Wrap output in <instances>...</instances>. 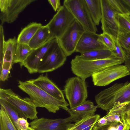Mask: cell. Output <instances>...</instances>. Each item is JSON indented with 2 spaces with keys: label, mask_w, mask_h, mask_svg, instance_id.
I'll return each mask as SVG.
<instances>
[{
  "label": "cell",
  "mask_w": 130,
  "mask_h": 130,
  "mask_svg": "<svg viewBox=\"0 0 130 130\" xmlns=\"http://www.w3.org/2000/svg\"><path fill=\"white\" fill-rule=\"evenodd\" d=\"M18 87L27 94L37 107L46 108L49 112L55 113L60 109L67 111L69 104L66 101L59 100L51 96L34 84L30 80H19Z\"/></svg>",
  "instance_id": "6da1fadb"
},
{
  "label": "cell",
  "mask_w": 130,
  "mask_h": 130,
  "mask_svg": "<svg viewBox=\"0 0 130 130\" xmlns=\"http://www.w3.org/2000/svg\"><path fill=\"white\" fill-rule=\"evenodd\" d=\"M124 62V61L117 57L92 60L86 59L80 55H77L71 61V68L74 74L85 80L94 73L102 70Z\"/></svg>",
  "instance_id": "7a4b0ae2"
},
{
  "label": "cell",
  "mask_w": 130,
  "mask_h": 130,
  "mask_svg": "<svg viewBox=\"0 0 130 130\" xmlns=\"http://www.w3.org/2000/svg\"><path fill=\"white\" fill-rule=\"evenodd\" d=\"M95 101L99 108L108 111L114 106L130 103V82L117 83L96 94Z\"/></svg>",
  "instance_id": "3957f363"
},
{
  "label": "cell",
  "mask_w": 130,
  "mask_h": 130,
  "mask_svg": "<svg viewBox=\"0 0 130 130\" xmlns=\"http://www.w3.org/2000/svg\"><path fill=\"white\" fill-rule=\"evenodd\" d=\"M0 98L4 99L11 105L19 117L27 120L38 119L37 107L30 98H22L10 89L0 88Z\"/></svg>",
  "instance_id": "277c9868"
},
{
  "label": "cell",
  "mask_w": 130,
  "mask_h": 130,
  "mask_svg": "<svg viewBox=\"0 0 130 130\" xmlns=\"http://www.w3.org/2000/svg\"><path fill=\"white\" fill-rule=\"evenodd\" d=\"M64 91L70 108L82 104L88 97L85 80L77 76L69 78L66 80Z\"/></svg>",
  "instance_id": "5b68a950"
},
{
  "label": "cell",
  "mask_w": 130,
  "mask_h": 130,
  "mask_svg": "<svg viewBox=\"0 0 130 130\" xmlns=\"http://www.w3.org/2000/svg\"><path fill=\"white\" fill-rule=\"evenodd\" d=\"M65 6L85 31L94 33L98 31L91 18L85 0H65Z\"/></svg>",
  "instance_id": "8992f818"
},
{
  "label": "cell",
  "mask_w": 130,
  "mask_h": 130,
  "mask_svg": "<svg viewBox=\"0 0 130 130\" xmlns=\"http://www.w3.org/2000/svg\"><path fill=\"white\" fill-rule=\"evenodd\" d=\"M67 57L57 40L41 60L38 66V72L43 73L55 70L64 64Z\"/></svg>",
  "instance_id": "52a82bcc"
},
{
  "label": "cell",
  "mask_w": 130,
  "mask_h": 130,
  "mask_svg": "<svg viewBox=\"0 0 130 130\" xmlns=\"http://www.w3.org/2000/svg\"><path fill=\"white\" fill-rule=\"evenodd\" d=\"M85 31L75 19L62 35L57 39L59 45L67 57L75 52L78 43Z\"/></svg>",
  "instance_id": "ba28073f"
},
{
  "label": "cell",
  "mask_w": 130,
  "mask_h": 130,
  "mask_svg": "<svg viewBox=\"0 0 130 130\" xmlns=\"http://www.w3.org/2000/svg\"><path fill=\"white\" fill-rule=\"evenodd\" d=\"M75 19L67 8L63 5L46 25L54 38L60 37Z\"/></svg>",
  "instance_id": "9c48e42d"
},
{
  "label": "cell",
  "mask_w": 130,
  "mask_h": 130,
  "mask_svg": "<svg viewBox=\"0 0 130 130\" xmlns=\"http://www.w3.org/2000/svg\"><path fill=\"white\" fill-rule=\"evenodd\" d=\"M35 0H0V19L1 25L11 23L19 14Z\"/></svg>",
  "instance_id": "30bf717a"
},
{
  "label": "cell",
  "mask_w": 130,
  "mask_h": 130,
  "mask_svg": "<svg viewBox=\"0 0 130 130\" xmlns=\"http://www.w3.org/2000/svg\"><path fill=\"white\" fill-rule=\"evenodd\" d=\"M83 118L80 116L71 115L65 118L55 119L42 117L33 120L29 125L35 130H68L73 122Z\"/></svg>",
  "instance_id": "8fae6325"
},
{
  "label": "cell",
  "mask_w": 130,
  "mask_h": 130,
  "mask_svg": "<svg viewBox=\"0 0 130 130\" xmlns=\"http://www.w3.org/2000/svg\"><path fill=\"white\" fill-rule=\"evenodd\" d=\"M129 74L130 72L126 66L118 64L102 70L93 74L91 77L95 86H104Z\"/></svg>",
  "instance_id": "7c38bea8"
},
{
  "label": "cell",
  "mask_w": 130,
  "mask_h": 130,
  "mask_svg": "<svg viewBox=\"0 0 130 130\" xmlns=\"http://www.w3.org/2000/svg\"><path fill=\"white\" fill-rule=\"evenodd\" d=\"M102 18L101 22L103 33L111 36L114 40H117L119 28L116 18L117 13L107 0H101Z\"/></svg>",
  "instance_id": "4fadbf2b"
},
{
  "label": "cell",
  "mask_w": 130,
  "mask_h": 130,
  "mask_svg": "<svg viewBox=\"0 0 130 130\" xmlns=\"http://www.w3.org/2000/svg\"><path fill=\"white\" fill-rule=\"evenodd\" d=\"M57 40L56 38H52L39 47L32 49L25 61L20 64V67H25L30 74L38 72V66L41 60L50 47Z\"/></svg>",
  "instance_id": "5bb4252c"
},
{
  "label": "cell",
  "mask_w": 130,
  "mask_h": 130,
  "mask_svg": "<svg viewBox=\"0 0 130 130\" xmlns=\"http://www.w3.org/2000/svg\"><path fill=\"white\" fill-rule=\"evenodd\" d=\"M15 37L5 41V50L2 67L0 68V80L4 82L9 77L10 71L14 64L15 51L17 44Z\"/></svg>",
  "instance_id": "9a60e30c"
},
{
  "label": "cell",
  "mask_w": 130,
  "mask_h": 130,
  "mask_svg": "<svg viewBox=\"0 0 130 130\" xmlns=\"http://www.w3.org/2000/svg\"><path fill=\"white\" fill-rule=\"evenodd\" d=\"M99 34L85 31L76 46L75 52L80 54L101 48H108L99 40Z\"/></svg>",
  "instance_id": "2e32d148"
},
{
  "label": "cell",
  "mask_w": 130,
  "mask_h": 130,
  "mask_svg": "<svg viewBox=\"0 0 130 130\" xmlns=\"http://www.w3.org/2000/svg\"><path fill=\"white\" fill-rule=\"evenodd\" d=\"M35 85L54 98L61 101H66L62 91L48 77L40 75L37 78L30 80Z\"/></svg>",
  "instance_id": "e0dca14e"
},
{
  "label": "cell",
  "mask_w": 130,
  "mask_h": 130,
  "mask_svg": "<svg viewBox=\"0 0 130 130\" xmlns=\"http://www.w3.org/2000/svg\"><path fill=\"white\" fill-rule=\"evenodd\" d=\"M54 38L46 25L42 26L36 32L28 45L32 49L37 48Z\"/></svg>",
  "instance_id": "ac0fdd59"
},
{
  "label": "cell",
  "mask_w": 130,
  "mask_h": 130,
  "mask_svg": "<svg viewBox=\"0 0 130 130\" xmlns=\"http://www.w3.org/2000/svg\"><path fill=\"white\" fill-rule=\"evenodd\" d=\"M129 103H125L114 106L104 117L108 122L122 123L127 119L126 111Z\"/></svg>",
  "instance_id": "d6986e66"
},
{
  "label": "cell",
  "mask_w": 130,
  "mask_h": 130,
  "mask_svg": "<svg viewBox=\"0 0 130 130\" xmlns=\"http://www.w3.org/2000/svg\"><path fill=\"white\" fill-rule=\"evenodd\" d=\"M93 102L90 100L86 101L80 105L73 108H69L67 112L70 115L80 116L83 117L89 115H94L98 108Z\"/></svg>",
  "instance_id": "ffe728a7"
},
{
  "label": "cell",
  "mask_w": 130,
  "mask_h": 130,
  "mask_svg": "<svg viewBox=\"0 0 130 130\" xmlns=\"http://www.w3.org/2000/svg\"><path fill=\"white\" fill-rule=\"evenodd\" d=\"M42 26L41 24L36 22L30 23L24 28L17 39L18 43L28 44L37 30Z\"/></svg>",
  "instance_id": "44dd1931"
},
{
  "label": "cell",
  "mask_w": 130,
  "mask_h": 130,
  "mask_svg": "<svg viewBox=\"0 0 130 130\" xmlns=\"http://www.w3.org/2000/svg\"><path fill=\"white\" fill-rule=\"evenodd\" d=\"M84 58L89 60H98L117 57L112 51L108 48L96 49L80 54Z\"/></svg>",
  "instance_id": "7402d4cb"
},
{
  "label": "cell",
  "mask_w": 130,
  "mask_h": 130,
  "mask_svg": "<svg viewBox=\"0 0 130 130\" xmlns=\"http://www.w3.org/2000/svg\"><path fill=\"white\" fill-rule=\"evenodd\" d=\"M93 21L96 26L99 25L102 18L101 0H85Z\"/></svg>",
  "instance_id": "603a6c76"
},
{
  "label": "cell",
  "mask_w": 130,
  "mask_h": 130,
  "mask_svg": "<svg viewBox=\"0 0 130 130\" xmlns=\"http://www.w3.org/2000/svg\"><path fill=\"white\" fill-rule=\"evenodd\" d=\"M32 50L28 44L17 43L14 64L23 62L31 52Z\"/></svg>",
  "instance_id": "cb8c5ba5"
},
{
  "label": "cell",
  "mask_w": 130,
  "mask_h": 130,
  "mask_svg": "<svg viewBox=\"0 0 130 130\" xmlns=\"http://www.w3.org/2000/svg\"><path fill=\"white\" fill-rule=\"evenodd\" d=\"M130 124L126 120L121 123L117 122H108L107 124L99 126L96 123L92 130H129Z\"/></svg>",
  "instance_id": "d4e9b609"
},
{
  "label": "cell",
  "mask_w": 130,
  "mask_h": 130,
  "mask_svg": "<svg viewBox=\"0 0 130 130\" xmlns=\"http://www.w3.org/2000/svg\"><path fill=\"white\" fill-rule=\"evenodd\" d=\"M100 117L98 114L86 116L84 117L82 122L73 130H92Z\"/></svg>",
  "instance_id": "484cf974"
},
{
  "label": "cell",
  "mask_w": 130,
  "mask_h": 130,
  "mask_svg": "<svg viewBox=\"0 0 130 130\" xmlns=\"http://www.w3.org/2000/svg\"><path fill=\"white\" fill-rule=\"evenodd\" d=\"M0 104L10 117L18 130H20L18 120L20 118L18 112L12 106L4 99L0 98Z\"/></svg>",
  "instance_id": "4316f807"
},
{
  "label": "cell",
  "mask_w": 130,
  "mask_h": 130,
  "mask_svg": "<svg viewBox=\"0 0 130 130\" xmlns=\"http://www.w3.org/2000/svg\"><path fill=\"white\" fill-rule=\"evenodd\" d=\"M0 130H18L6 112L1 106Z\"/></svg>",
  "instance_id": "83f0119b"
},
{
  "label": "cell",
  "mask_w": 130,
  "mask_h": 130,
  "mask_svg": "<svg viewBox=\"0 0 130 130\" xmlns=\"http://www.w3.org/2000/svg\"><path fill=\"white\" fill-rule=\"evenodd\" d=\"M116 18L118 26L119 33L130 32V21L125 15L117 13Z\"/></svg>",
  "instance_id": "f1b7e54d"
},
{
  "label": "cell",
  "mask_w": 130,
  "mask_h": 130,
  "mask_svg": "<svg viewBox=\"0 0 130 130\" xmlns=\"http://www.w3.org/2000/svg\"><path fill=\"white\" fill-rule=\"evenodd\" d=\"M99 40L108 49L113 51L115 50V40L112 37L106 33L99 34Z\"/></svg>",
  "instance_id": "f546056e"
},
{
  "label": "cell",
  "mask_w": 130,
  "mask_h": 130,
  "mask_svg": "<svg viewBox=\"0 0 130 130\" xmlns=\"http://www.w3.org/2000/svg\"><path fill=\"white\" fill-rule=\"evenodd\" d=\"M119 14L130 16V0H116Z\"/></svg>",
  "instance_id": "4dcf8cb0"
},
{
  "label": "cell",
  "mask_w": 130,
  "mask_h": 130,
  "mask_svg": "<svg viewBox=\"0 0 130 130\" xmlns=\"http://www.w3.org/2000/svg\"><path fill=\"white\" fill-rule=\"evenodd\" d=\"M117 40L125 51H126L130 45V32L119 33Z\"/></svg>",
  "instance_id": "1f68e13d"
},
{
  "label": "cell",
  "mask_w": 130,
  "mask_h": 130,
  "mask_svg": "<svg viewBox=\"0 0 130 130\" xmlns=\"http://www.w3.org/2000/svg\"><path fill=\"white\" fill-rule=\"evenodd\" d=\"M0 68L2 66L5 50V41L4 39V29L2 25H0Z\"/></svg>",
  "instance_id": "d6a6232c"
},
{
  "label": "cell",
  "mask_w": 130,
  "mask_h": 130,
  "mask_svg": "<svg viewBox=\"0 0 130 130\" xmlns=\"http://www.w3.org/2000/svg\"><path fill=\"white\" fill-rule=\"evenodd\" d=\"M115 50L112 51L117 57L125 61L126 56L125 51L121 46L118 40H115Z\"/></svg>",
  "instance_id": "836d02e7"
},
{
  "label": "cell",
  "mask_w": 130,
  "mask_h": 130,
  "mask_svg": "<svg viewBox=\"0 0 130 130\" xmlns=\"http://www.w3.org/2000/svg\"><path fill=\"white\" fill-rule=\"evenodd\" d=\"M18 124L20 130H27L29 124L25 119L20 117L18 120Z\"/></svg>",
  "instance_id": "e575fe53"
},
{
  "label": "cell",
  "mask_w": 130,
  "mask_h": 130,
  "mask_svg": "<svg viewBox=\"0 0 130 130\" xmlns=\"http://www.w3.org/2000/svg\"><path fill=\"white\" fill-rule=\"evenodd\" d=\"M125 52L126 56L124 61L125 66L127 67L130 73V45L128 49Z\"/></svg>",
  "instance_id": "d590c367"
},
{
  "label": "cell",
  "mask_w": 130,
  "mask_h": 130,
  "mask_svg": "<svg viewBox=\"0 0 130 130\" xmlns=\"http://www.w3.org/2000/svg\"><path fill=\"white\" fill-rule=\"evenodd\" d=\"M48 1L55 11H57L61 6L60 0H48Z\"/></svg>",
  "instance_id": "8d00e7d4"
},
{
  "label": "cell",
  "mask_w": 130,
  "mask_h": 130,
  "mask_svg": "<svg viewBox=\"0 0 130 130\" xmlns=\"http://www.w3.org/2000/svg\"><path fill=\"white\" fill-rule=\"evenodd\" d=\"M107 123V120L103 117L100 119L96 123L99 126H101L106 124Z\"/></svg>",
  "instance_id": "74e56055"
},
{
  "label": "cell",
  "mask_w": 130,
  "mask_h": 130,
  "mask_svg": "<svg viewBox=\"0 0 130 130\" xmlns=\"http://www.w3.org/2000/svg\"><path fill=\"white\" fill-rule=\"evenodd\" d=\"M127 121L130 124V107L128 106L126 111Z\"/></svg>",
  "instance_id": "f35d334b"
},
{
  "label": "cell",
  "mask_w": 130,
  "mask_h": 130,
  "mask_svg": "<svg viewBox=\"0 0 130 130\" xmlns=\"http://www.w3.org/2000/svg\"><path fill=\"white\" fill-rule=\"evenodd\" d=\"M125 16L126 18L128 20L130 21V16L127 15H125Z\"/></svg>",
  "instance_id": "ab89813d"
},
{
  "label": "cell",
  "mask_w": 130,
  "mask_h": 130,
  "mask_svg": "<svg viewBox=\"0 0 130 130\" xmlns=\"http://www.w3.org/2000/svg\"><path fill=\"white\" fill-rule=\"evenodd\" d=\"M27 130H35L34 129L31 127H29L28 129Z\"/></svg>",
  "instance_id": "60d3db41"
},
{
  "label": "cell",
  "mask_w": 130,
  "mask_h": 130,
  "mask_svg": "<svg viewBox=\"0 0 130 130\" xmlns=\"http://www.w3.org/2000/svg\"><path fill=\"white\" fill-rule=\"evenodd\" d=\"M128 106L130 107V103L128 105Z\"/></svg>",
  "instance_id": "b9f144b4"
}]
</instances>
